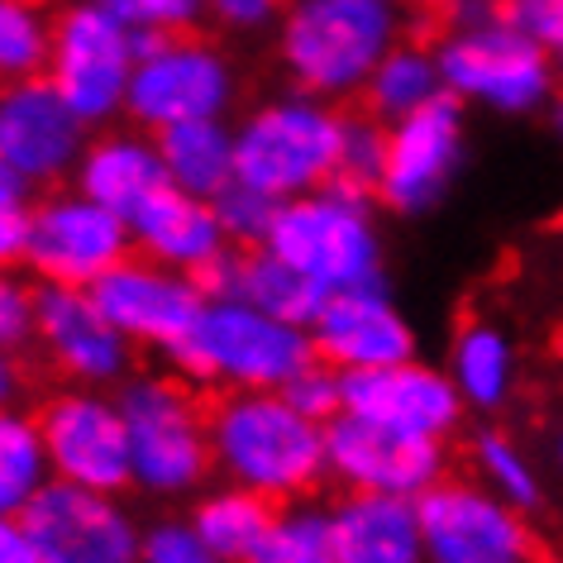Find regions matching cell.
Masks as SVG:
<instances>
[{
  "label": "cell",
  "mask_w": 563,
  "mask_h": 563,
  "mask_svg": "<svg viewBox=\"0 0 563 563\" xmlns=\"http://www.w3.org/2000/svg\"><path fill=\"white\" fill-rule=\"evenodd\" d=\"M91 291H96V301H101V311L115 320V330L124 340L134 349H148V354H163V358L187 340L210 301L206 282L196 273L153 263L144 253H130L124 263H115Z\"/></svg>",
  "instance_id": "obj_14"
},
{
  "label": "cell",
  "mask_w": 563,
  "mask_h": 563,
  "mask_svg": "<svg viewBox=\"0 0 563 563\" xmlns=\"http://www.w3.org/2000/svg\"><path fill=\"white\" fill-rule=\"evenodd\" d=\"M91 134L96 130L63 101L48 77L0 87V158L30 191H53L73 181Z\"/></svg>",
  "instance_id": "obj_15"
},
{
  "label": "cell",
  "mask_w": 563,
  "mask_h": 563,
  "mask_svg": "<svg viewBox=\"0 0 563 563\" xmlns=\"http://www.w3.org/2000/svg\"><path fill=\"white\" fill-rule=\"evenodd\" d=\"M38 330V282L20 267H0V349H30Z\"/></svg>",
  "instance_id": "obj_37"
},
{
  "label": "cell",
  "mask_w": 563,
  "mask_h": 563,
  "mask_svg": "<svg viewBox=\"0 0 563 563\" xmlns=\"http://www.w3.org/2000/svg\"><path fill=\"white\" fill-rule=\"evenodd\" d=\"M344 411L377 420V426L449 440L459 430L463 411H468V401L454 387L449 368H434L426 358H401L387 363V368L344 373Z\"/></svg>",
  "instance_id": "obj_19"
},
{
  "label": "cell",
  "mask_w": 563,
  "mask_h": 563,
  "mask_svg": "<svg viewBox=\"0 0 563 563\" xmlns=\"http://www.w3.org/2000/svg\"><path fill=\"white\" fill-rule=\"evenodd\" d=\"M449 377H454V387L473 411H501L516 387L511 340L487 320H468L454 334V349H449Z\"/></svg>",
  "instance_id": "obj_28"
},
{
  "label": "cell",
  "mask_w": 563,
  "mask_h": 563,
  "mask_svg": "<svg viewBox=\"0 0 563 563\" xmlns=\"http://www.w3.org/2000/svg\"><path fill=\"white\" fill-rule=\"evenodd\" d=\"M349 115L334 101L306 91L267 96L234 124L239 181L267 191L273 201L320 191L340 177Z\"/></svg>",
  "instance_id": "obj_5"
},
{
  "label": "cell",
  "mask_w": 563,
  "mask_h": 563,
  "mask_svg": "<svg viewBox=\"0 0 563 563\" xmlns=\"http://www.w3.org/2000/svg\"><path fill=\"white\" fill-rule=\"evenodd\" d=\"M73 187L87 191L91 201H101L106 210L134 220L148 206V196H158L167 187V167L158 153V134L148 130H106L91 134V144L81 148Z\"/></svg>",
  "instance_id": "obj_22"
},
{
  "label": "cell",
  "mask_w": 563,
  "mask_h": 563,
  "mask_svg": "<svg viewBox=\"0 0 563 563\" xmlns=\"http://www.w3.org/2000/svg\"><path fill=\"white\" fill-rule=\"evenodd\" d=\"M110 15H120L134 34H191L206 20V0H101Z\"/></svg>",
  "instance_id": "obj_35"
},
{
  "label": "cell",
  "mask_w": 563,
  "mask_h": 563,
  "mask_svg": "<svg viewBox=\"0 0 563 563\" xmlns=\"http://www.w3.org/2000/svg\"><path fill=\"white\" fill-rule=\"evenodd\" d=\"M277 501H267L263 492H249L239 483H220L216 492H201L191 506V526L206 540L210 559L220 563H249L253 549L263 544L267 526H273Z\"/></svg>",
  "instance_id": "obj_26"
},
{
  "label": "cell",
  "mask_w": 563,
  "mask_h": 563,
  "mask_svg": "<svg viewBox=\"0 0 563 563\" xmlns=\"http://www.w3.org/2000/svg\"><path fill=\"white\" fill-rule=\"evenodd\" d=\"M130 234H134V253H144L153 263H167V267H181V273H196V277L224 249H234L216 216V201L191 196L181 187H163L158 196H148V206L130 220Z\"/></svg>",
  "instance_id": "obj_24"
},
{
  "label": "cell",
  "mask_w": 563,
  "mask_h": 563,
  "mask_svg": "<svg viewBox=\"0 0 563 563\" xmlns=\"http://www.w3.org/2000/svg\"><path fill=\"white\" fill-rule=\"evenodd\" d=\"M249 563H334V534H330V506L282 501L273 511L263 544Z\"/></svg>",
  "instance_id": "obj_30"
},
{
  "label": "cell",
  "mask_w": 563,
  "mask_h": 563,
  "mask_svg": "<svg viewBox=\"0 0 563 563\" xmlns=\"http://www.w3.org/2000/svg\"><path fill=\"white\" fill-rule=\"evenodd\" d=\"M134 253L130 220L91 201L77 187H53L34 201L30 273L44 287H96L110 267Z\"/></svg>",
  "instance_id": "obj_10"
},
{
  "label": "cell",
  "mask_w": 563,
  "mask_h": 563,
  "mask_svg": "<svg viewBox=\"0 0 563 563\" xmlns=\"http://www.w3.org/2000/svg\"><path fill=\"white\" fill-rule=\"evenodd\" d=\"M554 67H559V81H563V53H554Z\"/></svg>",
  "instance_id": "obj_47"
},
{
  "label": "cell",
  "mask_w": 563,
  "mask_h": 563,
  "mask_svg": "<svg viewBox=\"0 0 563 563\" xmlns=\"http://www.w3.org/2000/svg\"><path fill=\"white\" fill-rule=\"evenodd\" d=\"M24 191H30V187H24V181L10 173V163L0 158V201H5V196H24Z\"/></svg>",
  "instance_id": "obj_45"
},
{
  "label": "cell",
  "mask_w": 563,
  "mask_h": 563,
  "mask_svg": "<svg viewBox=\"0 0 563 563\" xmlns=\"http://www.w3.org/2000/svg\"><path fill=\"white\" fill-rule=\"evenodd\" d=\"M316 358L311 330L234 297H210L191 334L167 354V368L206 391H282Z\"/></svg>",
  "instance_id": "obj_4"
},
{
  "label": "cell",
  "mask_w": 563,
  "mask_h": 563,
  "mask_svg": "<svg viewBox=\"0 0 563 563\" xmlns=\"http://www.w3.org/2000/svg\"><path fill=\"white\" fill-rule=\"evenodd\" d=\"M334 563H426V530H420L416 497L387 492H344L330 506Z\"/></svg>",
  "instance_id": "obj_23"
},
{
  "label": "cell",
  "mask_w": 563,
  "mask_h": 563,
  "mask_svg": "<svg viewBox=\"0 0 563 563\" xmlns=\"http://www.w3.org/2000/svg\"><path fill=\"white\" fill-rule=\"evenodd\" d=\"M124 426H130L134 487L158 501H177L206 487L216 473L210 449V406L181 373H144L115 387Z\"/></svg>",
  "instance_id": "obj_6"
},
{
  "label": "cell",
  "mask_w": 563,
  "mask_h": 563,
  "mask_svg": "<svg viewBox=\"0 0 563 563\" xmlns=\"http://www.w3.org/2000/svg\"><path fill=\"white\" fill-rule=\"evenodd\" d=\"M383 163H387V124L373 120L368 110L349 115V124H344V153H340V177H334V181L377 196Z\"/></svg>",
  "instance_id": "obj_33"
},
{
  "label": "cell",
  "mask_w": 563,
  "mask_h": 563,
  "mask_svg": "<svg viewBox=\"0 0 563 563\" xmlns=\"http://www.w3.org/2000/svg\"><path fill=\"white\" fill-rule=\"evenodd\" d=\"M24 391V368L15 349H0V406H15Z\"/></svg>",
  "instance_id": "obj_43"
},
{
  "label": "cell",
  "mask_w": 563,
  "mask_h": 563,
  "mask_svg": "<svg viewBox=\"0 0 563 563\" xmlns=\"http://www.w3.org/2000/svg\"><path fill=\"white\" fill-rule=\"evenodd\" d=\"M434 58L444 91L492 115H534L554 101L559 87L554 53L516 30L506 0H459L440 20Z\"/></svg>",
  "instance_id": "obj_3"
},
{
  "label": "cell",
  "mask_w": 563,
  "mask_h": 563,
  "mask_svg": "<svg viewBox=\"0 0 563 563\" xmlns=\"http://www.w3.org/2000/svg\"><path fill=\"white\" fill-rule=\"evenodd\" d=\"M210 297H234V301H249L258 311L277 316V320H291V325H316L320 306H325L330 291L311 282L301 267H291L282 253H273L267 244H253V249H224L216 263L201 273Z\"/></svg>",
  "instance_id": "obj_21"
},
{
  "label": "cell",
  "mask_w": 563,
  "mask_h": 563,
  "mask_svg": "<svg viewBox=\"0 0 563 563\" xmlns=\"http://www.w3.org/2000/svg\"><path fill=\"white\" fill-rule=\"evenodd\" d=\"M34 344L44 349L53 373L73 387H110L130 383L134 344L101 311L91 287H44L38 282V330Z\"/></svg>",
  "instance_id": "obj_18"
},
{
  "label": "cell",
  "mask_w": 563,
  "mask_h": 563,
  "mask_svg": "<svg viewBox=\"0 0 563 563\" xmlns=\"http://www.w3.org/2000/svg\"><path fill=\"white\" fill-rule=\"evenodd\" d=\"M282 397L297 406L301 416H311V420H320V426H330V420L344 411V373L316 354L297 377H287Z\"/></svg>",
  "instance_id": "obj_36"
},
{
  "label": "cell",
  "mask_w": 563,
  "mask_h": 563,
  "mask_svg": "<svg viewBox=\"0 0 563 563\" xmlns=\"http://www.w3.org/2000/svg\"><path fill=\"white\" fill-rule=\"evenodd\" d=\"M24 526L44 563H139L144 540V526L115 492H91L63 477L24 506Z\"/></svg>",
  "instance_id": "obj_16"
},
{
  "label": "cell",
  "mask_w": 563,
  "mask_h": 563,
  "mask_svg": "<svg viewBox=\"0 0 563 563\" xmlns=\"http://www.w3.org/2000/svg\"><path fill=\"white\" fill-rule=\"evenodd\" d=\"M506 15L544 53H563V0H506Z\"/></svg>",
  "instance_id": "obj_40"
},
{
  "label": "cell",
  "mask_w": 563,
  "mask_h": 563,
  "mask_svg": "<svg viewBox=\"0 0 563 563\" xmlns=\"http://www.w3.org/2000/svg\"><path fill=\"white\" fill-rule=\"evenodd\" d=\"M277 206L267 191L249 187V181H230L220 196H216V216L224 224V234H230L234 249H253V244H267V234H273V220H277Z\"/></svg>",
  "instance_id": "obj_34"
},
{
  "label": "cell",
  "mask_w": 563,
  "mask_h": 563,
  "mask_svg": "<svg viewBox=\"0 0 563 563\" xmlns=\"http://www.w3.org/2000/svg\"><path fill=\"white\" fill-rule=\"evenodd\" d=\"M426 563H534L520 511L483 483L444 477L420 497Z\"/></svg>",
  "instance_id": "obj_17"
},
{
  "label": "cell",
  "mask_w": 563,
  "mask_h": 563,
  "mask_svg": "<svg viewBox=\"0 0 563 563\" xmlns=\"http://www.w3.org/2000/svg\"><path fill=\"white\" fill-rule=\"evenodd\" d=\"M30 230H34V206L24 196H5L0 201V267L30 263Z\"/></svg>",
  "instance_id": "obj_41"
},
{
  "label": "cell",
  "mask_w": 563,
  "mask_h": 563,
  "mask_svg": "<svg viewBox=\"0 0 563 563\" xmlns=\"http://www.w3.org/2000/svg\"><path fill=\"white\" fill-rule=\"evenodd\" d=\"M158 153L167 167V187H181L191 196H216L239 177V158H234V124L216 115V120H187L158 134Z\"/></svg>",
  "instance_id": "obj_25"
},
{
  "label": "cell",
  "mask_w": 563,
  "mask_h": 563,
  "mask_svg": "<svg viewBox=\"0 0 563 563\" xmlns=\"http://www.w3.org/2000/svg\"><path fill=\"white\" fill-rule=\"evenodd\" d=\"M210 449L224 483L267 501H306L330 477L325 426L301 416L282 391H224L210 401Z\"/></svg>",
  "instance_id": "obj_2"
},
{
  "label": "cell",
  "mask_w": 563,
  "mask_h": 563,
  "mask_svg": "<svg viewBox=\"0 0 563 563\" xmlns=\"http://www.w3.org/2000/svg\"><path fill=\"white\" fill-rule=\"evenodd\" d=\"M144 53V34H134L101 0H73L53 20L48 81L91 130H106L130 106V81Z\"/></svg>",
  "instance_id": "obj_8"
},
{
  "label": "cell",
  "mask_w": 563,
  "mask_h": 563,
  "mask_svg": "<svg viewBox=\"0 0 563 563\" xmlns=\"http://www.w3.org/2000/svg\"><path fill=\"white\" fill-rule=\"evenodd\" d=\"M53 483L44 426L24 406H0V511L24 516L38 492Z\"/></svg>",
  "instance_id": "obj_29"
},
{
  "label": "cell",
  "mask_w": 563,
  "mask_h": 563,
  "mask_svg": "<svg viewBox=\"0 0 563 563\" xmlns=\"http://www.w3.org/2000/svg\"><path fill=\"white\" fill-rule=\"evenodd\" d=\"M0 563H44L30 526H24V516L0 511Z\"/></svg>",
  "instance_id": "obj_42"
},
{
  "label": "cell",
  "mask_w": 563,
  "mask_h": 563,
  "mask_svg": "<svg viewBox=\"0 0 563 563\" xmlns=\"http://www.w3.org/2000/svg\"><path fill=\"white\" fill-rule=\"evenodd\" d=\"M549 130H554V139L563 144V96H554V101H549Z\"/></svg>",
  "instance_id": "obj_46"
},
{
  "label": "cell",
  "mask_w": 563,
  "mask_h": 563,
  "mask_svg": "<svg viewBox=\"0 0 563 563\" xmlns=\"http://www.w3.org/2000/svg\"><path fill=\"white\" fill-rule=\"evenodd\" d=\"M34 5H53V0H34Z\"/></svg>",
  "instance_id": "obj_48"
},
{
  "label": "cell",
  "mask_w": 563,
  "mask_h": 563,
  "mask_svg": "<svg viewBox=\"0 0 563 563\" xmlns=\"http://www.w3.org/2000/svg\"><path fill=\"white\" fill-rule=\"evenodd\" d=\"M139 563H210V549L201 534H196L191 516H163V520H148L144 526Z\"/></svg>",
  "instance_id": "obj_38"
},
{
  "label": "cell",
  "mask_w": 563,
  "mask_h": 563,
  "mask_svg": "<svg viewBox=\"0 0 563 563\" xmlns=\"http://www.w3.org/2000/svg\"><path fill=\"white\" fill-rule=\"evenodd\" d=\"M53 20L34 0H0V87L48 77Z\"/></svg>",
  "instance_id": "obj_31"
},
{
  "label": "cell",
  "mask_w": 563,
  "mask_h": 563,
  "mask_svg": "<svg viewBox=\"0 0 563 563\" xmlns=\"http://www.w3.org/2000/svg\"><path fill=\"white\" fill-rule=\"evenodd\" d=\"M311 344L340 373L387 368V363L416 358V330L401 306L391 301L387 282L330 291L311 325Z\"/></svg>",
  "instance_id": "obj_20"
},
{
  "label": "cell",
  "mask_w": 563,
  "mask_h": 563,
  "mask_svg": "<svg viewBox=\"0 0 563 563\" xmlns=\"http://www.w3.org/2000/svg\"><path fill=\"white\" fill-rule=\"evenodd\" d=\"M53 477L91 492H130L134 459H130V426H124L120 397L110 387H73L38 406Z\"/></svg>",
  "instance_id": "obj_11"
},
{
  "label": "cell",
  "mask_w": 563,
  "mask_h": 563,
  "mask_svg": "<svg viewBox=\"0 0 563 563\" xmlns=\"http://www.w3.org/2000/svg\"><path fill=\"white\" fill-rule=\"evenodd\" d=\"M468 153V120L459 96H440L426 110L387 124V163L377 181V206L391 216H426L449 196Z\"/></svg>",
  "instance_id": "obj_12"
},
{
  "label": "cell",
  "mask_w": 563,
  "mask_h": 563,
  "mask_svg": "<svg viewBox=\"0 0 563 563\" xmlns=\"http://www.w3.org/2000/svg\"><path fill=\"white\" fill-rule=\"evenodd\" d=\"M234 96L239 77L220 44H210L201 34H158L144 38L124 115L134 130L163 134L187 120H230Z\"/></svg>",
  "instance_id": "obj_9"
},
{
  "label": "cell",
  "mask_w": 563,
  "mask_h": 563,
  "mask_svg": "<svg viewBox=\"0 0 563 563\" xmlns=\"http://www.w3.org/2000/svg\"><path fill=\"white\" fill-rule=\"evenodd\" d=\"M287 0H206V20H216L224 34H263L277 30Z\"/></svg>",
  "instance_id": "obj_39"
},
{
  "label": "cell",
  "mask_w": 563,
  "mask_h": 563,
  "mask_svg": "<svg viewBox=\"0 0 563 563\" xmlns=\"http://www.w3.org/2000/svg\"><path fill=\"white\" fill-rule=\"evenodd\" d=\"M473 463H477V473H483V487H492L501 501H511L516 511L540 506V473L530 468V459L516 449L511 434L483 430L473 440Z\"/></svg>",
  "instance_id": "obj_32"
},
{
  "label": "cell",
  "mask_w": 563,
  "mask_h": 563,
  "mask_svg": "<svg viewBox=\"0 0 563 563\" xmlns=\"http://www.w3.org/2000/svg\"><path fill=\"white\" fill-rule=\"evenodd\" d=\"M210 563H220V559H210Z\"/></svg>",
  "instance_id": "obj_50"
},
{
  "label": "cell",
  "mask_w": 563,
  "mask_h": 563,
  "mask_svg": "<svg viewBox=\"0 0 563 563\" xmlns=\"http://www.w3.org/2000/svg\"><path fill=\"white\" fill-rule=\"evenodd\" d=\"M267 249L301 267L325 291L368 287L383 277V230H377V196L330 181L320 191L291 196L277 206Z\"/></svg>",
  "instance_id": "obj_7"
},
{
  "label": "cell",
  "mask_w": 563,
  "mask_h": 563,
  "mask_svg": "<svg viewBox=\"0 0 563 563\" xmlns=\"http://www.w3.org/2000/svg\"><path fill=\"white\" fill-rule=\"evenodd\" d=\"M406 10H416V15H430V20H444L449 10L459 5V0H401Z\"/></svg>",
  "instance_id": "obj_44"
},
{
  "label": "cell",
  "mask_w": 563,
  "mask_h": 563,
  "mask_svg": "<svg viewBox=\"0 0 563 563\" xmlns=\"http://www.w3.org/2000/svg\"><path fill=\"white\" fill-rule=\"evenodd\" d=\"M277 63L291 91L320 101H354L377 63L401 44V0H287L277 20Z\"/></svg>",
  "instance_id": "obj_1"
},
{
  "label": "cell",
  "mask_w": 563,
  "mask_h": 563,
  "mask_svg": "<svg viewBox=\"0 0 563 563\" xmlns=\"http://www.w3.org/2000/svg\"><path fill=\"white\" fill-rule=\"evenodd\" d=\"M325 459L330 477L344 492H387V497H426L444 483L449 449L434 434H411L397 426L340 411L325 426Z\"/></svg>",
  "instance_id": "obj_13"
},
{
  "label": "cell",
  "mask_w": 563,
  "mask_h": 563,
  "mask_svg": "<svg viewBox=\"0 0 563 563\" xmlns=\"http://www.w3.org/2000/svg\"><path fill=\"white\" fill-rule=\"evenodd\" d=\"M559 463H563V440H559Z\"/></svg>",
  "instance_id": "obj_49"
},
{
  "label": "cell",
  "mask_w": 563,
  "mask_h": 563,
  "mask_svg": "<svg viewBox=\"0 0 563 563\" xmlns=\"http://www.w3.org/2000/svg\"><path fill=\"white\" fill-rule=\"evenodd\" d=\"M444 96V73L440 58H434V44H420V38H401L397 48L377 63V73L363 87V110L383 124H397L416 110H426L430 101Z\"/></svg>",
  "instance_id": "obj_27"
}]
</instances>
